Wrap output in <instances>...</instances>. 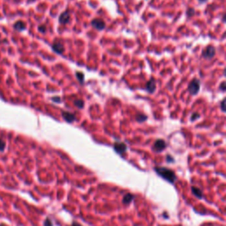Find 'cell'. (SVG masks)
<instances>
[{"instance_id":"obj_1","label":"cell","mask_w":226,"mask_h":226,"mask_svg":"<svg viewBox=\"0 0 226 226\" xmlns=\"http://www.w3.org/2000/svg\"><path fill=\"white\" fill-rule=\"evenodd\" d=\"M155 171H156V172L158 174L160 177H162L164 179L167 180L168 182H170L171 184L174 183L176 181V179H177L175 172L170 170V169H168V168H165V167H156L155 168Z\"/></svg>"},{"instance_id":"obj_2","label":"cell","mask_w":226,"mask_h":226,"mask_svg":"<svg viewBox=\"0 0 226 226\" xmlns=\"http://www.w3.org/2000/svg\"><path fill=\"white\" fill-rule=\"evenodd\" d=\"M201 87V82L198 79H194L189 84H188V91L192 96H196Z\"/></svg>"},{"instance_id":"obj_3","label":"cell","mask_w":226,"mask_h":226,"mask_svg":"<svg viewBox=\"0 0 226 226\" xmlns=\"http://www.w3.org/2000/svg\"><path fill=\"white\" fill-rule=\"evenodd\" d=\"M215 56V48L212 45H208L202 51V57L205 59H212Z\"/></svg>"},{"instance_id":"obj_4","label":"cell","mask_w":226,"mask_h":226,"mask_svg":"<svg viewBox=\"0 0 226 226\" xmlns=\"http://www.w3.org/2000/svg\"><path fill=\"white\" fill-rule=\"evenodd\" d=\"M91 25L96 30H103L105 28V22L102 19H94L91 21Z\"/></svg>"},{"instance_id":"obj_5","label":"cell","mask_w":226,"mask_h":226,"mask_svg":"<svg viewBox=\"0 0 226 226\" xmlns=\"http://www.w3.org/2000/svg\"><path fill=\"white\" fill-rule=\"evenodd\" d=\"M166 147V142L164 140H156V142L154 143V146H153V149L156 151V152H161L163 151L164 149H165Z\"/></svg>"},{"instance_id":"obj_6","label":"cell","mask_w":226,"mask_h":226,"mask_svg":"<svg viewBox=\"0 0 226 226\" xmlns=\"http://www.w3.org/2000/svg\"><path fill=\"white\" fill-rule=\"evenodd\" d=\"M113 147H114V150L118 154H124L127 149L126 145L123 142H115Z\"/></svg>"},{"instance_id":"obj_7","label":"cell","mask_w":226,"mask_h":226,"mask_svg":"<svg viewBox=\"0 0 226 226\" xmlns=\"http://www.w3.org/2000/svg\"><path fill=\"white\" fill-rule=\"evenodd\" d=\"M52 49L55 51L57 54H62L64 51H65V48H64V45L62 44L60 42H55L52 45Z\"/></svg>"},{"instance_id":"obj_8","label":"cell","mask_w":226,"mask_h":226,"mask_svg":"<svg viewBox=\"0 0 226 226\" xmlns=\"http://www.w3.org/2000/svg\"><path fill=\"white\" fill-rule=\"evenodd\" d=\"M156 83L154 79H149V81H147L146 84V90L150 94H153L156 91Z\"/></svg>"},{"instance_id":"obj_9","label":"cell","mask_w":226,"mask_h":226,"mask_svg":"<svg viewBox=\"0 0 226 226\" xmlns=\"http://www.w3.org/2000/svg\"><path fill=\"white\" fill-rule=\"evenodd\" d=\"M62 117L68 123L74 122V119H75V116H74V113H71L69 111H64V112H62Z\"/></svg>"},{"instance_id":"obj_10","label":"cell","mask_w":226,"mask_h":226,"mask_svg":"<svg viewBox=\"0 0 226 226\" xmlns=\"http://www.w3.org/2000/svg\"><path fill=\"white\" fill-rule=\"evenodd\" d=\"M70 18H71V17H70V13H69V12H67V11H66V12H64L61 15L59 16V22L63 25L66 24V23L69 22Z\"/></svg>"},{"instance_id":"obj_11","label":"cell","mask_w":226,"mask_h":226,"mask_svg":"<svg viewBox=\"0 0 226 226\" xmlns=\"http://www.w3.org/2000/svg\"><path fill=\"white\" fill-rule=\"evenodd\" d=\"M13 28L16 29V30L18 31H23L26 29V25L23 21H21V20H18V21H16L14 25H13Z\"/></svg>"},{"instance_id":"obj_12","label":"cell","mask_w":226,"mask_h":226,"mask_svg":"<svg viewBox=\"0 0 226 226\" xmlns=\"http://www.w3.org/2000/svg\"><path fill=\"white\" fill-rule=\"evenodd\" d=\"M192 192H193L194 195L196 196L199 199H202L203 197V194H202V190L198 188V187H196V186H192Z\"/></svg>"},{"instance_id":"obj_13","label":"cell","mask_w":226,"mask_h":226,"mask_svg":"<svg viewBox=\"0 0 226 226\" xmlns=\"http://www.w3.org/2000/svg\"><path fill=\"white\" fill-rule=\"evenodd\" d=\"M133 200H134V195L131 194H126L123 198V203L124 204H129Z\"/></svg>"},{"instance_id":"obj_14","label":"cell","mask_w":226,"mask_h":226,"mask_svg":"<svg viewBox=\"0 0 226 226\" xmlns=\"http://www.w3.org/2000/svg\"><path fill=\"white\" fill-rule=\"evenodd\" d=\"M147 117L146 116L145 114H142V113H139V114H137V115H136V120L140 123H142V122H144V121H146V120H147Z\"/></svg>"},{"instance_id":"obj_15","label":"cell","mask_w":226,"mask_h":226,"mask_svg":"<svg viewBox=\"0 0 226 226\" xmlns=\"http://www.w3.org/2000/svg\"><path fill=\"white\" fill-rule=\"evenodd\" d=\"M74 105L77 107V108H79V109H81V108H83L84 107V101L83 100H81V99H77V100H75L74 102Z\"/></svg>"},{"instance_id":"obj_16","label":"cell","mask_w":226,"mask_h":226,"mask_svg":"<svg viewBox=\"0 0 226 226\" xmlns=\"http://www.w3.org/2000/svg\"><path fill=\"white\" fill-rule=\"evenodd\" d=\"M76 76H77V78H78L80 83H83L84 82V74H82L80 72H77L76 73Z\"/></svg>"},{"instance_id":"obj_17","label":"cell","mask_w":226,"mask_h":226,"mask_svg":"<svg viewBox=\"0 0 226 226\" xmlns=\"http://www.w3.org/2000/svg\"><path fill=\"white\" fill-rule=\"evenodd\" d=\"M220 107H221V110H223L224 112H225L226 113V97L221 102V104H220Z\"/></svg>"},{"instance_id":"obj_18","label":"cell","mask_w":226,"mask_h":226,"mask_svg":"<svg viewBox=\"0 0 226 226\" xmlns=\"http://www.w3.org/2000/svg\"><path fill=\"white\" fill-rule=\"evenodd\" d=\"M199 117H200V114L197 113V112H194V113H193L192 116H191V121H194V120H196V119L199 118Z\"/></svg>"},{"instance_id":"obj_19","label":"cell","mask_w":226,"mask_h":226,"mask_svg":"<svg viewBox=\"0 0 226 226\" xmlns=\"http://www.w3.org/2000/svg\"><path fill=\"white\" fill-rule=\"evenodd\" d=\"M219 89L221 91H226V81H223L219 86Z\"/></svg>"},{"instance_id":"obj_20","label":"cell","mask_w":226,"mask_h":226,"mask_svg":"<svg viewBox=\"0 0 226 226\" xmlns=\"http://www.w3.org/2000/svg\"><path fill=\"white\" fill-rule=\"evenodd\" d=\"M5 147H6V143H5V141L0 140V151H4V150H5Z\"/></svg>"},{"instance_id":"obj_21","label":"cell","mask_w":226,"mask_h":226,"mask_svg":"<svg viewBox=\"0 0 226 226\" xmlns=\"http://www.w3.org/2000/svg\"><path fill=\"white\" fill-rule=\"evenodd\" d=\"M194 14V9L192 8V9H188V10H187V16H188V17L193 16Z\"/></svg>"},{"instance_id":"obj_22","label":"cell","mask_w":226,"mask_h":226,"mask_svg":"<svg viewBox=\"0 0 226 226\" xmlns=\"http://www.w3.org/2000/svg\"><path fill=\"white\" fill-rule=\"evenodd\" d=\"M39 31H40L41 33H45V32H46V27H45L44 25L40 26V27H39Z\"/></svg>"},{"instance_id":"obj_23","label":"cell","mask_w":226,"mask_h":226,"mask_svg":"<svg viewBox=\"0 0 226 226\" xmlns=\"http://www.w3.org/2000/svg\"><path fill=\"white\" fill-rule=\"evenodd\" d=\"M44 226H52V223L49 219H46V221L44 222Z\"/></svg>"},{"instance_id":"obj_24","label":"cell","mask_w":226,"mask_h":226,"mask_svg":"<svg viewBox=\"0 0 226 226\" xmlns=\"http://www.w3.org/2000/svg\"><path fill=\"white\" fill-rule=\"evenodd\" d=\"M166 159H167V161H168V162H171V163H174V158H173V157H172L171 156H167Z\"/></svg>"},{"instance_id":"obj_25","label":"cell","mask_w":226,"mask_h":226,"mask_svg":"<svg viewBox=\"0 0 226 226\" xmlns=\"http://www.w3.org/2000/svg\"><path fill=\"white\" fill-rule=\"evenodd\" d=\"M52 100H53L54 102H56V103H60V102H61V98L60 97H54Z\"/></svg>"},{"instance_id":"obj_26","label":"cell","mask_w":226,"mask_h":226,"mask_svg":"<svg viewBox=\"0 0 226 226\" xmlns=\"http://www.w3.org/2000/svg\"><path fill=\"white\" fill-rule=\"evenodd\" d=\"M72 226H82V225H80V224H78V223H74V224H72Z\"/></svg>"},{"instance_id":"obj_27","label":"cell","mask_w":226,"mask_h":226,"mask_svg":"<svg viewBox=\"0 0 226 226\" xmlns=\"http://www.w3.org/2000/svg\"><path fill=\"white\" fill-rule=\"evenodd\" d=\"M223 20H224V22H225L226 23V13L223 16Z\"/></svg>"},{"instance_id":"obj_28","label":"cell","mask_w":226,"mask_h":226,"mask_svg":"<svg viewBox=\"0 0 226 226\" xmlns=\"http://www.w3.org/2000/svg\"><path fill=\"white\" fill-rule=\"evenodd\" d=\"M199 1H200L201 3H203V2H205V1H207V0H199Z\"/></svg>"},{"instance_id":"obj_29","label":"cell","mask_w":226,"mask_h":226,"mask_svg":"<svg viewBox=\"0 0 226 226\" xmlns=\"http://www.w3.org/2000/svg\"><path fill=\"white\" fill-rule=\"evenodd\" d=\"M224 76H226V69L224 71Z\"/></svg>"},{"instance_id":"obj_30","label":"cell","mask_w":226,"mask_h":226,"mask_svg":"<svg viewBox=\"0 0 226 226\" xmlns=\"http://www.w3.org/2000/svg\"></svg>"}]
</instances>
